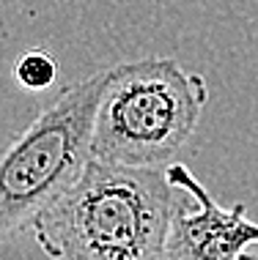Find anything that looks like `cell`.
Returning <instances> with one entry per match:
<instances>
[{
  "instance_id": "1",
  "label": "cell",
  "mask_w": 258,
  "mask_h": 260,
  "mask_svg": "<svg viewBox=\"0 0 258 260\" xmlns=\"http://www.w3.org/2000/svg\"><path fill=\"white\" fill-rule=\"evenodd\" d=\"M176 186L168 167L94 159L33 222L52 260H165Z\"/></svg>"
},
{
  "instance_id": "2",
  "label": "cell",
  "mask_w": 258,
  "mask_h": 260,
  "mask_svg": "<svg viewBox=\"0 0 258 260\" xmlns=\"http://www.w3.org/2000/svg\"><path fill=\"white\" fill-rule=\"evenodd\" d=\"M206 102V80L170 58L118 63L96 110L91 156L132 167H168L195 135Z\"/></svg>"
},
{
  "instance_id": "3",
  "label": "cell",
  "mask_w": 258,
  "mask_h": 260,
  "mask_svg": "<svg viewBox=\"0 0 258 260\" xmlns=\"http://www.w3.org/2000/svg\"><path fill=\"white\" fill-rule=\"evenodd\" d=\"M113 69L66 88L0 153V244L33 222L82 175L91 161L96 110Z\"/></svg>"
},
{
  "instance_id": "4",
  "label": "cell",
  "mask_w": 258,
  "mask_h": 260,
  "mask_svg": "<svg viewBox=\"0 0 258 260\" xmlns=\"http://www.w3.org/2000/svg\"><path fill=\"white\" fill-rule=\"evenodd\" d=\"M168 181L195 203L173 208L165 260H239L245 247L258 244V224L245 216V206L220 208L184 165H168Z\"/></svg>"
},
{
  "instance_id": "5",
  "label": "cell",
  "mask_w": 258,
  "mask_h": 260,
  "mask_svg": "<svg viewBox=\"0 0 258 260\" xmlns=\"http://www.w3.org/2000/svg\"><path fill=\"white\" fill-rule=\"evenodd\" d=\"M58 77V63L50 52L44 50H31L25 52L17 63V80L19 85H25L27 90H44L50 88Z\"/></svg>"
},
{
  "instance_id": "6",
  "label": "cell",
  "mask_w": 258,
  "mask_h": 260,
  "mask_svg": "<svg viewBox=\"0 0 258 260\" xmlns=\"http://www.w3.org/2000/svg\"><path fill=\"white\" fill-rule=\"evenodd\" d=\"M239 260H258V255H253V252H242Z\"/></svg>"
}]
</instances>
